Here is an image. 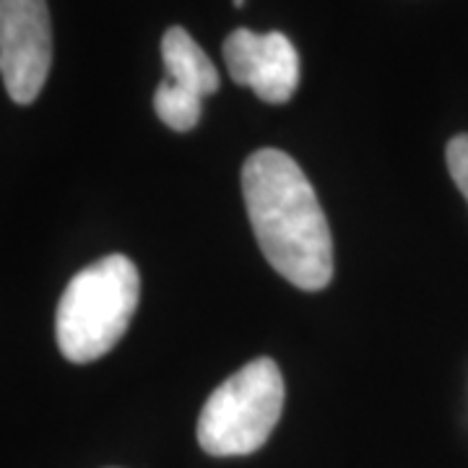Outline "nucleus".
<instances>
[{
    "mask_svg": "<svg viewBox=\"0 0 468 468\" xmlns=\"http://www.w3.org/2000/svg\"><path fill=\"white\" fill-rule=\"evenodd\" d=\"M242 196L252 232L276 273L302 292L334 279V237L315 187L279 149H261L242 167Z\"/></svg>",
    "mask_w": 468,
    "mask_h": 468,
    "instance_id": "obj_1",
    "label": "nucleus"
},
{
    "mask_svg": "<svg viewBox=\"0 0 468 468\" xmlns=\"http://www.w3.org/2000/svg\"><path fill=\"white\" fill-rule=\"evenodd\" d=\"M141 297V276L131 258L107 255L81 268L58 304L55 335L60 354L73 365H89L115 349L125 335Z\"/></svg>",
    "mask_w": 468,
    "mask_h": 468,
    "instance_id": "obj_2",
    "label": "nucleus"
},
{
    "mask_svg": "<svg viewBox=\"0 0 468 468\" xmlns=\"http://www.w3.org/2000/svg\"><path fill=\"white\" fill-rule=\"evenodd\" d=\"M284 409V378L261 356L229 375L208 396L198 417V442L208 455H250L266 445Z\"/></svg>",
    "mask_w": 468,
    "mask_h": 468,
    "instance_id": "obj_3",
    "label": "nucleus"
},
{
    "mask_svg": "<svg viewBox=\"0 0 468 468\" xmlns=\"http://www.w3.org/2000/svg\"><path fill=\"white\" fill-rule=\"evenodd\" d=\"M52 66L48 0H0V76L16 104H32Z\"/></svg>",
    "mask_w": 468,
    "mask_h": 468,
    "instance_id": "obj_4",
    "label": "nucleus"
},
{
    "mask_svg": "<svg viewBox=\"0 0 468 468\" xmlns=\"http://www.w3.org/2000/svg\"><path fill=\"white\" fill-rule=\"evenodd\" d=\"M224 63L234 84L248 86L268 104H284L300 86V55L282 32L237 29L224 42Z\"/></svg>",
    "mask_w": 468,
    "mask_h": 468,
    "instance_id": "obj_5",
    "label": "nucleus"
},
{
    "mask_svg": "<svg viewBox=\"0 0 468 468\" xmlns=\"http://www.w3.org/2000/svg\"><path fill=\"white\" fill-rule=\"evenodd\" d=\"M162 58L167 70V84L183 89L187 94L206 100L218 91V70L201 50V45L185 32L183 27H172L162 39Z\"/></svg>",
    "mask_w": 468,
    "mask_h": 468,
    "instance_id": "obj_6",
    "label": "nucleus"
},
{
    "mask_svg": "<svg viewBox=\"0 0 468 468\" xmlns=\"http://www.w3.org/2000/svg\"><path fill=\"white\" fill-rule=\"evenodd\" d=\"M154 110L167 128L177 131V133H187L201 122L203 100L162 81L154 94Z\"/></svg>",
    "mask_w": 468,
    "mask_h": 468,
    "instance_id": "obj_7",
    "label": "nucleus"
},
{
    "mask_svg": "<svg viewBox=\"0 0 468 468\" xmlns=\"http://www.w3.org/2000/svg\"><path fill=\"white\" fill-rule=\"evenodd\" d=\"M445 159H448L452 183L458 185V190L468 201V133L452 138L448 144V151H445Z\"/></svg>",
    "mask_w": 468,
    "mask_h": 468,
    "instance_id": "obj_8",
    "label": "nucleus"
},
{
    "mask_svg": "<svg viewBox=\"0 0 468 468\" xmlns=\"http://www.w3.org/2000/svg\"><path fill=\"white\" fill-rule=\"evenodd\" d=\"M245 5V0H234V8H242Z\"/></svg>",
    "mask_w": 468,
    "mask_h": 468,
    "instance_id": "obj_9",
    "label": "nucleus"
}]
</instances>
